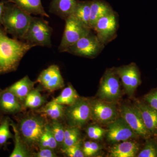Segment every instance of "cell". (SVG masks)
<instances>
[{
  "instance_id": "obj_1",
  "label": "cell",
  "mask_w": 157,
  "mask_h": 157,
  "mask_svg": "<svg viewBox=\"0 0 157 157\" xmlns=\"http://www.w3.org/2000/svg\"><path fill=\"white\" fill-rule=\"evenodd\" d=\"M34 45L8 37L0 29V73L15 70L23 57Z\"/></svg>"
},
{
  "instance_id": "obj_2",
  "label": "cell",
  "mask_w": 157,
  "mask_h": 157,
  "mask_svg": "<svg viewBox=\"0 0 157 157\" xmlns=\"http://www.w3.org/2000/svg\"><path fill=\"white\" fill-rule=\"evenodd\" d=\"M32 17L31 14L14 4L5 6L2 23L10 34L22 39L28 29Z\"/></svg>"
},
{
  "instance_id": "obj_3",
  "label": "cell",
  "mask_w": 157,
  "mask_h": 157,
  "mask_svg": "<svg viewBox=\"0 0 157 157\" xmlns=\"http://www.w3.org/2000/svg\"><path fill=\"white\" fill-rule=\"evenodd\" d=\"M47 124L44 118L38 116H29L21 120L17 128L27 147L39 146Z\"/></svg>"
},
{
  "instance_id": "obj_4",
  "label": "cell",
  "mask_w": 157,
  "mask_h": 157,
  "mask_svg": "<svg viewBox=\"0 0 157 157\" xmlns=\"http://www.w3.org/2000/svg\"><path fill=\"white\" fill-rule=\"evenodd\" d=\"M52 29L41 17L32 16L30 23L22 39L35 46L51 47Z\"/></svg>"
},
{
  "instance_id": "obj_5",
  "label": "cell",
  "mask_w": 157,
  "mask_h": 157,
  "mask_svg": "<svg viewBox=\"0 0 157 157\" xmlns=\"http://www.w3.org/2000/svg\"><path fill=\"white\" fill-rule=\"evenodd\" d=\"M65 21L64 31L59 46L60 52H66L69 47L89 33L92 30L83 25L73 15Z\"/></svg>"
},
{
  "instance_id": "obj_6",
  "label": "cell",
  "mask_w": 157,
  "mask_h": 157,
  "mask_svg": "<svg viewBox=\"0 0 157 157\" xmlns=\"http://www.w3.org/2000/svg\"><path fill=\"white\" fill-rule=\"evenodd\" d=\"M120 78L115 68L107 69L101 78L98 97L101 100L114 103L121 97Z\"/></svg>"
},
{
  "instance_id": "obj_7",
  "label": "cell",
  "mask_w": 157,
  "mask_h": 157,
  "mask_svg": "<svg viewBox=\"0 0 157 157\" xmlns=\"http://www.w3.org/2000/svg\"><path fill=\"white\" fill-rule=\"evenodd\" d=\"M65 109V117L69 126L82 128L91 118L90 101L85 98H78Z\"/></svg>"
},
{
  "instance_id": "obj_8",
  "label": "cell",
  "mask_w": 157,
  "mask_h": 157,
  "mask_svg": "<svg viewBox=\"0 0 157 157\" xmlns=\"http://www.w3.org/2000/svg\"><path fill=\"white\" fill-rule=\"evenodd\" d=\"M95 34L91 31L67 49L66 52L77 56L93 58L98 56L105 48Z\"/></svg>"
},
{
  "instance_id": "obj_9",
  "label": "cell",
  "mask_w": 157,
  "mask_h": 157,
  "mask_svg": "<svg viewBox=\"0 0 157 157\" xmlns=\"http://www.w3.org/2000/svg\"><path fill=\"white\" fill-rule=\"evenodd\" d=\"M118 28V14L113 11L98 19L92 30L100 42L105 45L116 38Z\"/></svg>"
},
{
  "instance_id": "obj_10",
  "label": "cell",
  "mask_w": 157,
  "mask_h": 157,
  "mask_svg": "<svg viewBox=\"0 0 157 157\" xmlns=\"http://www.w3.org/2000/svg\"><path fill=\"white\" fill-rule=\"evenodd\" d=\"M90 105L91 118L99 123L108 124L118 117L117 107L113 102L100 99L90 101Z\"/></svg>"
},
{
  "instance_id": "obj_11",
  "label": "cell",
  "mask_w": 157,
  "mask_h": 157,
  "mask_svg": "<svg viewBox=\"0 0 157 157\" xmlns=\"http://www.w3.org/2000/svg\"><path fill=\"white\" fill-rule=\"evenodd\" d=\"M115 69L126 93L128 96L133 95L141 83L140 72L137 65L132 63Z\"/></svg>"
},
{
  "instance_id": "obj_12",
  "label": "cell",
  "mask_w": 157,
  "mask_h": 157,
  "mask_svg": "<svg viewBox=\"0 0 157 157\" xmlns=\"http://www.w3.org/2000/svg\"><path fill=\"white\" fill-rule=\"evenodd\" d=\"M106 135L107 141L112 144L126 141L138 136L121 117L107 124Z\"/></svg>"
},
{
  "instance_id": "obj_13",
  "label": "cell",
  "mask_w": 157,
  "mask_h": 157,
  "mask_svg": "<svg viewBox=\"0 0 157 157\" xmlns=\"http://www.w3.org/2000/svg\"><path fill=\"white\" fill-rule=\"evenodd\" d=\"M121 117L126 121L137 136L147 137L151 133L144 125L138 110L135 106L124 105L120 109Z\"/></svg>"
},
{
  "instance_id": "obj_14",
  "label": "cell",
  "mask_w": 157,
  "mask_h": 157,
  "mask_svg": "<svg viewBox=\"0 0 157 157\" xmlns=\"http://www.w3.org/2000/svg\"><path fill=\"white\" fill-rule=\"evenodd\" d=\"M37 81L50 92L62 88L64 86L59 68L56 65H51L42 70L37 78Z\"/></svg>"
},
{
  "instance_id": "obj_15",
  "label": "cell",
  "mask_w": 157,
  "mask_h": 157,
  "mask_svg": "<svg viewBox=\"0 0 157 157\" xmlns=\"http://www.w3.org/2000/svg\"><path fill=\"white\" fill-rule=\"evenodd\" d=\"M21 109L20 101L12 92L7 88L1 91L0 111L8 114H14L20 112Z\"/></svg>"
},
{
  "instance_id": "obj_16",
  "label": "cell",
  "mask_w": 157,
  "mask_h": 157,
  "mask_svg": "<svg viewBox=\"0 0 157 157\" xmlns=\"http://www.w3.org/2000/svg\"><path fill=\"white\" fill-rule=\"evenodd\" d=\"M134 106L138 110L144 124L151 133L157 132V111L149 105L140 102L135 103Z\"/></svg>"
},
{
  "instance_id": "obj_17",
  "label": "cell",
  "mask_w": 157,
  "mask_h": 157,
  "mask_svg": "<svg viewBox=\"0 0 157 157\" xmlns=\"http://www.w3.org/2000/svg\"><path fill=\"white\" fill-rule=\"evenodd\" d=\"M76 2V0H52L49 12L65 20L73 14Z\"/></svg>"
},
{
  "instance_id": "obj_18",
  "label": "cell",
  "mask_w": 157,
  "mask_h": 157,
  "mask_svg": "<svg viewBox=\"0 0 157 157\" xmlns=\"http://www.w3.org/2000/svg\"><path fill=\"white\" fill-rule=\"evenodd\" d=\"M139 145L134 141H122L110 149L109 157H135L139 151Z\"/></svg>"
},
{
  "instance_id": "obj_19",
  "label": "cell",
  "mask_w": 157,
  "mask_h": 157,
  "mask_svg": "<svg viewBox=\"0 0 157 157\" xmlns=\"http://www.w3.org/2000/svg\"><path fill=\"white\" fill-rule=\"evenodd\" d=\"M108 3L102 0H93L90 2V25L93 29L96 22L101 17L113 11Z\"/></svg>"
},
{
  "instance_id": "obj_20",
  "label": "cell",
  "mask_w": 157,
  "mask_h": 157,
  "mask_svg": "<svg viewBox=\"0 0 157 157\" xmlns=\"http://www.w3.org/2000/svg\"><path fill=\"white\" fill-rule=\"evenodd\" d=\"M20 9L29 14L40 15L49 17V15L44 10L42 5V0H10Z\"/></svg>"
},
{
  "instance_id": "obj_21",
  "label": "cell",
  "mask_w": 157,
  "mask_h": 157,
  "mask_svg": "<svg viewBox=\"0 0 157 157\" xmlns=\"http://www.w3.org/2000/svg\"><path fill=\"white\" fill-rule=\"evenodd\" d=\"M34 84L35 82L28 76H26L7 89L12 92L21 102H22L30 92L33 89Z\"/></svg>"
},
{
  "instance_id": "obj_22",
  "label": "cell",
  "mask_w": 157,
  "mask_h": 157,
  "mask_svg": "<svg viewBox=\"0 0 157 157\" xmlns=\"http://www.w3.org/2000/svg\"><path fill=\"white\" fill-rule=\"evenodd\" d=\"M90 2L91 1H77L75 10L72 15L83 25L90 29Z\"/></svg>"
},
{
  "instance_id": "obj_23",
  "label": "cell",
  "mask_w": 157,
  "mask_h": 157,
  "mask_svg": "<svg viewBox=\"0 0 157 157\" xmlns=\"http://www.w3.org/2000/svg\"><path fill=\"white\" fill-rule=\"evenodd\" d=\"M38 111L47 116L52 121H59L65 117V109L64 105L59 104L53 100L48 102Z\"/></svg>"
},
{
  "instance_id": "obj_24",
  "label": "cell",
  "mask_w": 157,
  "mask_h": 157,
  "mask_svg": "<svg viewBox=\"0 0 157 157\" xmlns=\"http://www.w3.org/2000/svg\"><path fill=\"white\" fill-rule=\"evenodd\" d=\"M10 125L14 132V149L9 157H28L31 156L30 152L25 144L21 139L17 127L12 122H10Z\"/></svg>"
},
{
  "instance_id": "obj_25",
  "label": "cell",
  "mask_w": 157,
  "mask_h": 157,
  "mask_svg": "<svg viewBox=\"0 0 157 157\" xmlns=\"http://www.w3.org/2000/svg\"><path fill=\"white\" fill-rule=\"evenodd\" d=\"M79 98L76 90L70 85L64 89L60 94L53 100L59 104L70 106L74 104Z\"/></svg>"
},
{
  "instance_id": "obj_26",
  "label": "cell",
  "mask_w": 157,
  "mask_h": 157,
  "mask_svg": "<svg viewBox=\"0 0 157 157\" xmlns=\"http://www.w3.org/2000/svg\"><path fill=\"white\" fill-rule=\"evenodd\" d=\"M81 134L80 128L69 126L65 128L64 137L63 142L62 144V150L72 146L80 140Z\"/></svg>"
},
{
  "instance_id": "obj_27",
  "label": "cell",
  "mask_w": 157,
  "mask_h": 157,
  "mask_svg": "<svg viewBox=\"0 0 157 157\" xmlns=\"http://www.w3.org/2000/svg\"><path fill=\"white\" fill-rule=\"evenodd\" d=\"M24 103L26 107L36 109L44 104L45 99L38 90L33 89L27 96Z\"/></svg>"
},
{
  "instance_id": "obj_28",
  "label": "cell",
  "mask_w": 157,
  "mask_h": 157,
  "mask_svg": "<svg viewBox=\"0 0 157 157\" xmlns=\"http://www.w3.org/2000/svg\"><path fill=\"white\" fill-rule=\"evenodd\" d=\"M58 146V144L54 137L48 124H47L45 132L39 140V147H47L54 150Z\"/></svg>"
},
{
  "instance_id": "obj_29",
  "label": "cell",
  "mask_w": 157,
  "mask_h": 157,
  "mask_svg": "<svg viewBox=\"0 0 157 157\" xmlns=\"http://www.w3.org/2000/svg\"><path fill=\"white\" fill-rule=\"evenodd\" d=\"M48 124L59 146L62 147L64 137L65 128L59 121H52Z\"/></svg>"
},
{
  "instance_id": "obj_30",
  "label": "cell",
  "mask_w": 157,
  "mask_h": 157,
  "mask_svg": "<svg viewBox=\"0 0 157 157\" xmlns=\"http://www.w3.org/2000/svg\"><path fill=\"white\" fill-rule=\"evenodd\" d=\"M10 122L9 119L5 118L0 123V146L6 145L8 140L13 137L9 128Z\"/></svg>"
},
{
  "instance_id": "obj_31",
  "label": "cell",
  "mask_w": 157,
  "mask_h": 157,
  "mask_svg": "<svg viewBox=\"0 0 157 157\" xmlns=\"http://www.w3.org/2000/svg\"><path fill=\"white\" fill-rule=\"evenodd\" d=\"M86 132L90 139L99 140L102 139L106 135L107 130L98 125H92L88 127Z\"/></svg>"
},
{
  "instance_id": "obj_32",
  "label": "cell",
  "mask_w": 157,
  "mask_h": 157,
  "mask_svg": "<svg viewBox=\"0 0 157 157\" xmlns=\"http://www.w3.org/2000/svg\"><path fill=\"white\" fill-rule=\"evenodd\" d=\"M62 152L67 156L70 157H84L81 141L62 150Z\"/></svg>"
},
{
  "instance_id": "obj_33",
  "label": "cell",
  "mask_w": 157,
  "mask_h": 157,
  "mask_svg": "<svg viewBox=\"0 0 157 157\" xmlns=\"http://www.w3.org/2000/svg\"><path fill=\"white\" fill-rule=\"evenodd\" d=\"M101 149L100 144L91 141H86L82 146V151L85 157L94 156L100 151Z\"/></svg>"
},
{
  "instance_id": "obj_34",
  "label": "cell",
  "mask_w": 157,
  "mask_h": 157,
  "mask_svg": "<svg viewBox=\"0 0 157 157\" xmlns=\"http://www.w3.org/2000/svg\"><path fill=\"white\" fill-rule=\"evenodd\" d=\"M137 157H157V147L154 142L147 141L143 150L137 155Z\"/></svg>"
},
{
  "instance_id": "obj_35",
  "label": "cell",
  "mask_w": 157,
  "mask_h": 157,
  "mask_svg": "<svg viewBox=\"0 0 157 157\" xmlns=\"http://www.w3.org/2000/svg\"><path fill=\"white\" fill-rule=\"evenodd\" d=\"M34 157H56V154L54 150L47 147H39V150L38 152L34 154Z\"/></svg>"
},
{
  "instance_id": "obj_36",
  "label": "cell",
  "mask_w": 157,
  "mask_h": 157,
  "mask_svg": "<svg viewBox=\"0 0 157 157\" xmlns=\"http://www.w3.org/2000/svg\"><path fill=\"white\" fill-rule=\"evenodd\" d=\"M144 100L150 107L157 111V91L147 94L144 97Z\"/></svg>"
},
{
  "instance_id": "obj_37",
  "label": "cell",
  "mask_w": 157,
  "mask_h": 157,
  "mask_svg": "<svg viewBox=\"0 0 157 157\" xmlns=\"http://www.w3.org/2000/svg\"><path fill=\"white\" fill-rule=\"evenodd\" d=\"M5 8V5L4 3L0 2V22H2Z\"/></svg>"
},
{
  "instance_id": "obj_38",
  "label": "cell",
  "mask_w": 157,
  "mask_h": 157,
  "mask_svg": "<svg viewBox=\"0 0 157 157\" xmlns=\"http://www.w3.org/2000/svg\"><path fill=\"white\" fill-rule=\"evenodd\" d=\"M1 120V116H0V121Z\"/></svg>"
},
{
  "instance_id": "obj_39",
  "label": "cell",
  "mask_w": 157,
  "mask_h": 157,
  "mask_svg": "<svg viewBox=\"0 0 157 157\" xmlns=\"http://www.w3.org/2000/svg\"><path fill=\"white\" fill-rule=\"evenodd\" d=\"M1 91H0V92H1Z\"/></svg>"
}]
</instances>
